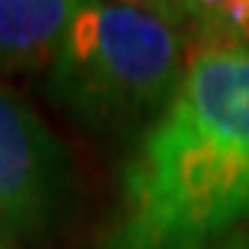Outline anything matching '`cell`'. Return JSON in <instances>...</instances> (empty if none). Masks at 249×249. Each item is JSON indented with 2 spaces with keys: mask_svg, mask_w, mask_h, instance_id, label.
<instances>
[{
  "mask_svg": "<svg viewBox=\"0 0 249 249\" xmlns=\"http://www.w3.org/2000/svg\"><path fill=\"white\" fill-rule=\"evenodd\" d=\"M192 48H243L249 51V0H204L177 3Z\"/></svg>",
  "mask_w": 249,
  "mask_h": 249,
  "instance_id": "5",
  "label": "cell"
},
{
  "mask_svg": "<svg viewBox=\"0 0 249 249\" xmlns=\"http://www.w3.org/2000/svg\"><path fill=\"white\" fill-rule=\"evenodd\" d=\"M81 6L78 0H0V72L48 69Z\"/></svg>",
  "mask_w": 249,
  "mask_h": 249,
  "instance_id": "4",
  "label": "cell"
},
{
  "mask_svg": "<svg viewBox=\"0 0 249 249\" xmlns=\"http://www.w3.org/2000/svg\"><path fill=\"white\" fill-rule=\"evenodd\" d=\"M72 198V162L48 123L0 84V234L42 240Z\"/></svg>",
  "mask_w": 249,
  "mask_h": 249,
  "instance_id": "3",
  "label": "cell"
},
{
  "mask_svg": "<svg viewBox=\"0 0 249 249\" xmlns=\"http://www.w3.org/2000/svg\"><path fill=\"white\" fill-rule=\"evenodd\" d=\"M0 249H6V237L3 234H0Z\"/></svg>",
  "mask_w": 249,
  "mask_h": 249,
  "instance_id": "7",
  "label": "cell"
},
{
  "mask_svg": "<svg viewBox=\"0 0 249 249\" xmlns=\"http://www.w3.org/2000/svg\"><path fill=\"white\" fill-rule=\"evenodd\" d=\"M192 54L177 3H84L45 69L51 102L90 129L153 120Z\"/></svg>",
  "mask_w": 249,
  "mask_h": 249,
  "instance_id": "2",
  "label": "cell"
},
{
  "mask_svg": "<svg viewBox=\"0 0 249 249\" xmlns=\"http://www.w3.org/2000/svg\"><path fill=\"white\" fill-rule=\"evenodd\" d=\"M249 222V51L192 48L120 174L102 249H213Z\"/></svg>",
  "mask_w": 249,
  "mask_h": 249,
  "instance_id": "1",
  "label": "cell"
},
{
  "mask_svg": "<svg viewBox=\"0 0 249 249\" xmlns=\"http://www.w3.org/2000/svg\"><path fill=\"white\" fill-rule=\"evenodd\" d=\"M222 249H249V231H243V234H237V237H231Z\"/></svg>",
  "mask_w": 249,
  "mask_h": 249,
  "instance_id": "6",
  "label": "cell"
}]
</instances>
